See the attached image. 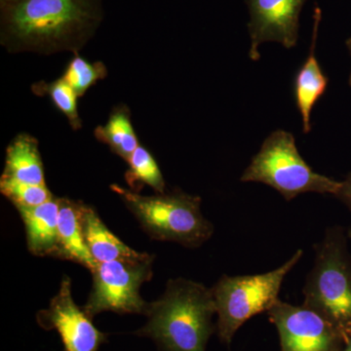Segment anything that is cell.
<instances>
[{
    "instance_id": "6da1fadb",
    "label": "cell",
    "mask_w": 351,
    "mask_h": 351,
    "mask_svg": "<svg viewBox=\"0 0 351 351\" xmlns=\"http://www.w3.org/2000/svg\"><path fill=\"white\" fill-rule=\"evenodd\" d=\"M104 16L103 0H13L0 5V44L13 54H78Z\"/></svg>"
},
{
    "instance_id": "7a4b0ae2",
    "label": "cell",
    "mask_w": 351,
    "mask_h": 351,
    "mask_svg": "<svg viewBox=\"0 0 351 351\" xmlns=\"http://www.w3.org/2000/svg\"><path fill=\"white\" fill-rule=\"evenodd\" d=\"M213 294L202 283L170 279L165 292L149 302L145 326L134 332L152 339L160 351H206L216 332Z\"/></svg>"
},
{
    "instance_id": "3957f363",
    "label": "cell",
    "mask_w": 351,
    "mask_h": 351,
    "mask_svg": "<svg viewBox=\"0 0 351 351\" xmlns=\"http://www.w3.org/2000/svg\"><path fill=\"white\" fill-rule=\"evenodd\" d=\"M110 189L152 239L195 249L214 234L213 223L201 211L199 196L189 195L180 189L152 196L141 195L117 184Z\"/></svg>"
},
{
    "instance_id": "277c9868",
    "label": "cell",
    "mask_w": 351,
    "mask_h": 351,
    "mask_svg": "<svg viewBox=\"0 0 351 351\" xmlns=\"http://www.w3.org/2000/svg\"><path fill=\"white\" fill-rule=\"evenodd\" d=\"M302 294V304L329 321L346 341L351 334V256L341 226L328 228L316 245Z\"/></svg>"
},
{
    "instance_id": "5b68a950",
    "label": "cell",
    "mask_w": 351,
    "mask_h": 351,
    "mask_svg": "<svg viewBox=\"0 0 351 351\" xmlns=\"http://www.w3.org/2000/svg\"><path fill=\"white\" fill-rule=\"evenodd\" d=\"M304 251L298 250L281 267L254 276H223L211 288L216 304V332L219 341L230 346L237 331L254 316L267 313L279 300L281 286Z\"/></svg>"
},
{
    "instance_id": "8992f818",
    "label": "cell",
    "mask_w": 351,
    "mask_h": 351,
    "mask_svg": "<svg viewBox=\"0 0 351 351\" xmlns=\"http://www.w3.org/2000/svg\"><path fill=\"white\" fill-rule=\"evenodd\" d=\"M241 182H263L291 201L306 193L336 195L341 182L318 174L304 160L292 134L276 130L244 171Z\"/></svg>"
},
{
    "instance_id": "52a82bcc",
    "label": "cell",
    "mask_w": 351,
    "mask_h": 351,
    "mask_svg": "<svg viewBox=\"0 0 351 351\" xmlns=\"http://www.w3.org/2000/svg\"><path fill=\"white\" fill-rule=\"evenodd\" d=\"M154 256L141 260L98 263L91 270V292L83 309L94 318L101 313L145 315L149 302L143 299L140 289L154 276Z\"/></svg>"
},
{
    "instance_id": "ba28073f",
    "label": "cell",
    "mask_w": 351,
    "mask_h": 351,
    "mask_svg": "<svg viewBox=\"0 0 351 351\" xmlns=\"http://www.w3.org/2000/svg\"><path fill=\"white\" fill-rule=\"evenodd\" d=\"M267 313L278 332L281 351H339L345 345L334 325L304 304L279 299Z\"/></svg>"
},
{
    "instance_id": "9c48e42d",
    "label": "cell",
    "mask_w": 351,
    "mask_h": 351,
    "mask_svg": "<svg viewBox=\"0 0 351 351\" xmlns=\"http://www.w3.org/2000/svg\"><path fill=\"white\" fill-rule=\"evenodd\" d=\"M36 322L46 331H56L64 351H100L108 335L100 331L83 307L78 306L71 293V281L64 276L59 291L48 308L36 313Z\"/></svg>"
},
{
    "instance_id": "30bf717a",
    "label": "cell",
    "mask_w": 351,
    "mask_h": 351,
    "mask_svg": "<svg viewBox=\"0 0 351 351\" xmlns=\"http://www.w3.org/2000/svg\"><path fill=\"white\" fill-rule=\"evenodd\" d=\"M307 0H247L251 38L249 56L253 61L260 59L258 46L276 41L290 49L299 39L300 15Z\"/></svg>"
},
{
    "instance_id": "8fae6325",
    "label": "cell",
    "mask_w": 351,
    "mask_h": 351,
    "mask_svg": "<svg viewBox=\"0 0 351 351\" xmlns=\"http://www.w3.org/2000/svg\"><path fill=\"white\" fill-rule=\"evenodd\" d=\"M314 25L313 41L311 50L304 64L299 69L294 82V96L295 105L302 115L304 133L311 131V110L317 101L326 92L328 77L323 73L318 60L315 56V46L317 41L318 27L321 20L319 7L314 9Z\"/></svg>"
},
{
    "instance_id": "7c38bea8",
    "label": "cell",
    "mask_w": 351,
    "mask_h": 351,
    "mask_svg": "<svg viewBox=\"0 0 351 351\" xmlns=\"http://www.w3.org/2000/svg\"><path fill=\"white\" fill-rule=\"evenodd\" d=\"M25 225L27 250L36 257H55L58 241L60 197L38 205L18 206Z\"/></svg>"
},
{
    "instance_id": "4fadbf2b",
    "label": "cell",
    "mask_w": 351,
    "mask_h": 351,
    "mask_svg": "<svg viewBox=\"0 0 351 351\" xmlns=\"http://www.w3.org/2000/svg\"><path fill=\"white\" fill-rule=\"evenodd\" d=\"M83 202L60 197L57 251L55 257L80 263L91 271L96 267L85 243L82 223Z\"/></svg>"
},
{
    "instance_id": "5bb4252c",
    "label": "cell",
    "mask_w": 351,
    "mask_h": 351,
    "mask_svg": "<svg viewBox=\"0 0 351 351\" xmlns=\"http://www.w3.org/2000/svg\"><path fill=\"white\" fill-rule=\"evenodd\" d=\"M82 223L85 243L95 262L107 263L119 260H141L149 254L140 253L127 246L103 223L96 210L82 204Z\"/></svg>"
},
{
    "instance_id": "9a60e30c",
    "label": "cell",
    "mask_w": 351,
    "mask_h": 351,
    "mask_svg": "<svg viewBox=\"0 0 351 351\" xmlns=\"http://www.w3.org/2000/svg\"><path fill=\"white\" fill-rule=\"evenodd\" d=\"M1 178L47 186L38 141L27 133H21L7 147L5 166Z\"/></svg>"
},
{
    "instance_id": "2e32d148",
    "label": "cell",
    "mask_w": 351,
    "mask_h": 351,
    "mask_svg": "<svg viewBox=\"0 0 351 351\" xmlns=\"http://www.w3.org/2000/svg\"><path fill=\"white\" fill-rule=\"evenodd\" d=\"M94 135L99 142L107 145L113 154L126 162L140 145L132 124L130 108L124 104L112 108L107 123L97 127Z\"/></svg>"
},
{
    "instance_id": "e0dca14e",
    "label": "cell",
    "mask_w": 351,
    "mask_h": 351,
    "mask_svg": "<svg viewBox=\"0 0 351 351\" xmlns=\"http://www.w3.org/2000/svg\"><path fill=\"white\" fill-rule=\"evenodd\" d=\"M127 163L129 167L125 173V181L131 191L138 193L145 186H149L156 193H166L162 172L147 147L140 144Z\"/></svg>"
},
{
    "instance_id": "ac0fdd59",
    "label": "cell",
    "mask_w": 351,
    "mask_h": 351,
    "mask_svg": "<svg viewBox=\"0 0 351 351\" xmlns=\"http://www.w3.org/2000/svg\"><path fill=\"white\" fill-rule=\"evenodd\" d=\"M32 93L36 96H48L53 105L69 120L73 130L82 128V120L78 113L77 99L80 97L63 77L51 82H39L32 86Z\"/></svg>"
},
{
    "instance_id": "d6986e66",
    "label": "cell",
    "mask_w": 351,
    "mask_h": 351,
    "mask_svg": "<svg viewBox=\"0 0 351 351\" xmlns=\"http://www.w3.org/2000/svg\"><path fill=\"white\" fill-rule=\"evenodd\" d=\"M108 76V69L103 62H90L75 54L69 61L62 77L75 90L77 96L83 97L88 90Z\"/></svg>"
},
{
    "instance_id": "ffe728a7",
    "label": "cell",
    "mask_w": 351,
    "mask_h": 351,
    "mask_svg": "<svg viewBox=\"0 0 351 351\" xmlns=\"http://www.w3.org/2000/svg\"><path fill=\"white\" fill-rule=\"evenodd\" d=\"M0 191L15 207L38 206L54 197L47 186L25 184L4 178H0Z\"/></svg>"
},
{
    "instance_id": "44dd1931",
    "label": "cell",
    "mask_w": 351,
    "mask_h": 351,
    "mask_svg": "<svg viewBox=\"0 0 351 351\" xmlns=\"http://www.w3.org/2000/svg\"><path fill=\"white\" fill-rule=\"evenodd\" d=\"M335 196L351 211V173L346 176L345 181L341 182L338 193Z\"/></svg>"
},
{
    "instance_id": "7402d4cb",
    "label": "cell",
    "mask_w": 351,
    "mask_h": 351,
    "mask_svg": "<svg viewBox=\"0 0 351 351\" xmlns=\"http://www.w3.org/2000/svg\"><path fill=\"white\" fill-rule=\"evenodd\" d=\"M339 351H351V334L346 338L345 345Z\"/></svg>"
},
{
    "instance_id": "603a6c76",
    "label": "cell",
    "mask_w": 351,
    "mask_h": 351,
    "mask_svg": "<svg viewBox=\"0 0 351 351\" xmlns=\"http://www.w3.org/2000/svg\"><path fill=\"white\" fill-rule=\"evenodd\" d=\"M346 46H348V51H350V56H351V36L350 38L348 39V40H346ZM350 86L351 87V73H350Z\"/></svg>"
},
{
    "instance_id": "cb8c5ba5",
    "label": "cell",
    "mask_w": 351,
    "mask_h": 351,
    "mask_svg": "<svg viewBox=\"0 0 351 351\" xmlns=\"http://www.w3.org/2000/svg\"><path fill=\"white\" fill-rule=\"evenodd\" d=\"M11 1H13V0H0V5H1V4L8 3V2Z\"/></svg>"
},
{
    "instance_id": "d4e9b609",
    "label": "cell",
    "mask_w": 351,
    "mask_h": 351,
    "mask_svg": "<svg viewBox=\"0 0 351 351\" xmlns=\"http://www.w3.org/2000/svg\"><path fill=\"white\" fill-rule=\"evenodd\" d=\"M348 237L351 239V230H350V232H348Z\"/></svg>"
}]
</instances>
